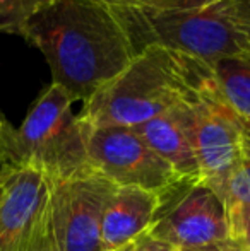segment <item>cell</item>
<instances>
[{"label":"cell","mask_w":250,"mask_h":251,"mask_svg":"<svg viewBox=\"0 0 250 251\" xmlns=\"http://www.w3.org/2000/svg\"><path fill=\"white\" fill-rule=\"evenodd\" d=\"M45 56L52 84L86 102L137 55L111 9L98 0H54L19 31Z\"/></svg>","instance_id":"1"},{"label":"cell","mask_w":250,"mask_h":251,"mask_svg":"<svg viewBox=\"0 0 250 251\" xmlns=\"http://www.w3.org/2000/svg\"><path fill=\"white\" fill-rule=\"evenodd\" d=\"M213 84V69L202 60L170 48L149 47L83 102L77 116L86 126L132 128L195 101Z\"/></svg>","instance_id":"2"},{"label":"cell","mask_w":250,"mask_h":251,"mask_svg":"<svg viewBox=\"0 0 250 251\" xmlns=\"http://www.w3.org/2000/svg\"><path fill=\"white\" fill-rule=\"evenodd\" d=\"M110 7V5H108ZM134 51L163 47L214 65L226 56L250 55V33L220 3L202 10L110 7Z\"/></svg>","instance_id":"3"},{"label":"cell","mask_w":250,"mask_h":251,"mask_svg":"<svg viewBox=\"0 0 250 251\" xmlns=\"http://www.w3.org/2000/svg\"><path fill=\"white\" fill-rule=\"evenodd\" d=\"M72 104L67 91L50 84L16 128L21 164L41 171L48 181L63 179L87 166L84 128Z\"/></svg>","instance_id":"4"},{"label":"cell","mask_w":250,"mask_h":251,"mask_svg":"<svg viewBox=\"0 0 250 251\" xmlns=\"http://www.w3.org/2000/svg\"><path fill=\"white\" fill-rule=\"evenodd\" d=\"M87 164L117 186H137L165 200L187 183L129 126H86Z\"/></svg>","instance_id":"5"},{"label":"cell","mask_w":250,"mask_h":251,"mask_svg":"<svg viewBox=\"0 0 250 251\" xmlns=\"http://www.w3.org/2000/svg\"><path fill=\"white\" fill-rule=\"evenodd\" d=\"M48 183V208L58 251H103L101 221L117 185L89 164Z\"/></svg>","instance_id":"6"},{"label":"cell","mask_w":250,"mask_h":251,"mask_svg":"<svg viewBox=\"0 0 250 251\" xmlns=\"http://www.w3.org/2000/svg\"><path fill=\"white\" fill-rule=\"evenodd\" d=\"M192 142L202 185L224 201L228 183L244 161V123L224 104L216 84L190 104Z\"/></svg>","instance_id":"7"},{"label":"cell","mask_w":250,"mask_h":251,"mask_svg":"<svg viewBox=\"0 0 250 251\" xmlns=\"http://www.w3.org/2000/svg\"><path fill=\"white\" fill-rule=\"evenodd\" d=\"M170 207H161L147 234L178 251L200 250L230 239L223 199L202 183L185 185Z\"/></svg>","instance_id":"8"},{"label":"cell","mask_w":250,"mask_h":251,"mask_svg":"<svg viewBox=\"0 0 250 251\" xmlns=\"http://www.w3.org/2000/svg\"><path fill=\"white\" fill-rule=\"evenodd\" d=\"M50 200V183L29 166L16 169L0 192V251H21Z\"/></svg>","instance_id":"9"},{"label":"cell","mask_w":250,"mask_h":251,"mask_svg":"<svg viewBox=\"0 0 250 251\" xmlns=\"http://www.w3.org/2000/svg\"><path fill=\"white\" fill-rule=\"evenodd\" d=\"M192 102L180 104L142 125L132 126L134 132L168 162L187 185L200 181L192 142Z\"/></svg>","instance_id":"10"},{"label":"cell","mask_w":250,"mask_h":251,"mask_svg":"<svg viewBox=\"0 0 250 251\" xmlns=\"http://www.w3.org/2000/svg\"><path fill=\"white\" fill-rule=\"evenodd\" d=\"M165 197L137 186H117L101 221L103 251L137 241L154 224Z\"/></svg>","instance_id":"11"},{"label":"cell","mask_w":250,"mask_h":251,"mask_svg":"<svg viewBox=\"0 0 250 251\" xmlns=\"http://www.w3.org/2000/svg\"><path fill=\"white\" fill-rule=\"evenodd\" d=\"M211 69L224 104L242 123H250V55L226 56L218 60Z\"/></svg>","instance_id":"12"},{"label":"cell","mask_w":250,"mask_h":251,"mask_svg":"<svg viewBox=\"0 0 250 251\" xmlns=\"http://www.w3.org/2000/svg\"><path fill=\"white\" fill-rule=\"evenodd\" d=\"M54 0H0V33L19 34L23 26Z\"/></svg>","instance_id":"13"},{"label":"cell","mask_w":250,"mask_h":251,"mask_svg":"<svg viewBox=\"0 0 250 251\" xmlns=\"http://www.w3.org/2000/svg\"><path fill=\"white\" fill-rule=\"evenodd\" d=\"M224 205L228 212L250 207V154L244 152V161L240 168L228 183L226 193H224Z\"/></svg>","instance_id":"14"},{"label":"cell","mask_w":250,"mask_h":251,"mask_svg":"<svg viewBox=\"0 0 250 251\" xmlns=\"http://www.w3.org/2000/svg\"><path fill=\"white\" fill-rule=\"evenodd\" d=\"M21 251H58L57 241H55L54 227H52L50 219V208H45L41 217L38 219L33 232L28 238L26 245L23 246Z\"/></svg>","instance_id":"15"},{"label":"cell","mask_w":250,"mask_h":251,"mask_svg":"<svg viewBox=\"0 0 250 251\" xmlns=\"http://www.w3.org/2000/svg\"><path fill=\"white\" fill-rule=\"evenodd\" d=\"M230 239L238 251H250V207L228 212Z\"/></svg>","instance_id":"16"},{"label":"cell","mask_w":250,"mask_h":251,"mask_svg":"<svg viewBox=\"0 0 250 251\" xmlns=\"http://www.w3.org/2000/svg\"><path fill=\"white\" fill-rule=\"evenodd\" d=\"M224 0H163L160 7L154 9H171V10H202V9H211L216 7L220 3H223Z\"/></svg>","instance_id":"17"},{"label":"cell","mask_w":250,"mask_h":251,"mask_svg":"<svg viewBox=\"0 0 250 251\" xmlns=\"http://www.w3.org/2000/svg\"><path fill=\"white\" fill-rule=\"evenodd\" d=\"M226 12L250 33V0H224Z\"/></svg>","instance_id":"18"},{"label":"cell","mask_w":250,"mask_h":251,"mask_svg":"<svg viewBox=\"0 0 250 251\" xmlns=\"http://www.w3.org/2000/svg\"><path fill=\"white\" fill-rule=\"evenodd\" d=\"M134 251H177V250H175L173 246L167 245V243L160 241V239L151 238V236L146 232V234L140 236V238L137 239L136 250Z\"/></svg>","instance_id":"19"},{"label":"cell","mask_w":250,"mask_h":251,"mask_svg":"<svg viewBox=\"0 0 250 251\" xmlns=\"http://www.w3.org/2000/svg\"><path fill=\"white\" fill-rule=\"evenodd\" d=\"M110 7H160L163 0H98Z\"/></svg>","instance_id":"20"},{"label":"cell","mask_w":250,"mask_h":251,"mask_svg":"<svg viewBox=\"0 0 250 251\" xmlns=\"http://www.w3.org/2000/svg\"><path fill=\"white\" fill-rule=\"evenodd\" d=\"M189 251H238V248L231 243V239H228V241L220 243V245L207 246V248H200V250H189Z\"/></svg>","instance_id":"21"},{"label":"cell","mask_w":250,"mask_h":251,"mask_svg":"<svg viewBox=\"0 0 250 251\" xmlns=\"http://www.w3.org/2000/svg\"><path fill=\"white\" fill-rule=\"evenodd\" d=\"M244 152L250 154V123H244Z\"/></svg>","instance_id":"22"},{"label":"cell","mask_w":250,"mask_h":251,"mask_svg":"<svg viewBox=\"0 0 250 251\" xmlns=\"http://www.w3.org/2000/svg\"><path fill=\"white\" fill-rule=\"evenodd\" d=\"M136 243H137V241H132V243H129V245L120 246V248L111 250V251H134V250H136Z\"/></svg>","instance_id":"23"},{"label":"cell","mask_w":250,"mask_h":251,"mask_svg":"<svg viewBox=\"0 0 250 251\" xmlns=\"http://www.w3.org/2000/svg\"><path fill=\"white\" fill-rule=\"evenodd\" d=\"M2 123H3V118H2V116H0V125H2Z\"/></svg>","instance_id":"24"},{"label":"cell","mask_w":250,"mask_h":251,"mask_svg":"<svg viewBox=\"0 0 250 251\" xmlns=\"http://www.w3.org/2000/svg\"><path fill=\"white\" fill-rule=\"evenodd\" d=\"M3 183V181H2ZM2 183H0V192H2Z\"/></svg>","instance_id":"25"}]
</instances>
